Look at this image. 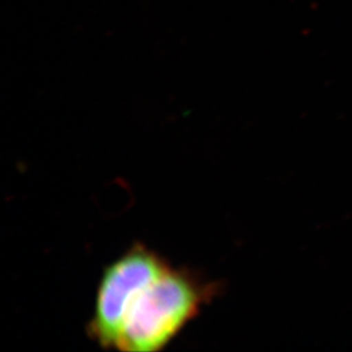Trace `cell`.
<instances>
[{
    "mask_svg": "<svg viewBox=\"0 0 352 352\" xmlns=\"http://www.w3.org/2000/svg\"><path fill=\"white\" fill-rule=\"evenodd\" d=\"M220 291L219 283L199 272L170 265L130 299L116 350L157 352L201 314Z\"/></svg>",
    "mask_w": 352,
    "mask_h": 352,
    "instance_id": "1",
    "label": "cell"
},
{
    "mask_svg": "<svg viewBox=\"0 0 352 352\" xmlns=\"http://www.w3.org/2000/svg\"><path fill=\"white\" fill-rule=\"evenodd\" d=\"M171 263L142 243H135L103 270L87 334L103 349L116 350L126 307L137 289Z\"/></svg>",
    "mask_w": 352,
    "mask_h": 352,
    "instance_id": "2",
    "label": "cell"
}]
</instances>
